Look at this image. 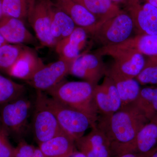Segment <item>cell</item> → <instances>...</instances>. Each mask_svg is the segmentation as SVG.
Masks as SVG:
<instances>
[{"label": "cell", "instance_id": "cell-10", "mask_svg": "<svg viewBox=\"0 0 157 157\" xmlns=\"http://www.w3.org/2000/svg\"><path fill=\"white\" fill-rule=\"evenodd\" d=\"M102 57L96 52H83L74 60L70 74L97 85L107 73V68Z\"/></svg>", "mask_w": 157, "mask_h": 157}, {"label": "cell", "instance_id": "cell-13", "mask_svg": "<svg viewBox=\"0 0 157 157\" xmlns=\"http://www.w3.org/2000/svg\"><path fill=\"white\" fill-rule=\"evenodd\" d=\"M157 145V125L148 122L128 143L111 148L113 157L128 153H145Z\"/></svg>", "mask_w": 157, "mask_h": 157}, {"label": "cell", "instance_id": "cell-37", "mask_svg": "<svg viewBox=\"0 0 157 157\" xmlns=\"http://www.w3.org/2000/svg\"><path fill=\"white\" fill-rule=\"evenodd\" d=\"M150 121L153 122L155 123L157 125V115L155 116L153 118L151 121Z\"/></svg>", "mask_w": 157, "mask_h": 157}, {"label": "cell", "instance_id": "cell-34", "mask_svg": "<svg viewBox=\"0 0 157 157\" xmlns=\"http://www.w3.org/2000/svg\"><path fill=\"white\" fill-rule=\"evenodd\" d=\"M7 44H9V43L6 42L5 39L3 38L2 36L0 33V47Z\"/></svg>", "mask_w": 157, "mask_h": 157}, {"label": "cell", "instance_id": "cell-7", "mask_svg": "<svg viewBox=\"0 0 157 157\" xmlns=\"http://www.w3.org/2000/svg\"><path fill=\"white\" fill-rule=\"evenodd\" d=\"M52 0H29L27 18L41 46L54 48L56 45L51 30Z\"/></svg>", "mask_w": 157, "mask_h": 157}, {"label": "cell", "instance_id": "cell-32", "mask_svg": "<svg viewBox=\"0 0 157 157\" xmlns=\"http://www.w3.org/2000/svg\"><path fill=\"white\" fill-rule=\"evenodd\" d=\"M138 1L139 0H111L113 2L119 7L120 5H122L124 6L125 9Z\"/></svg>", "mask_w": 157, "mask_h": 157}, {"label": "cell", "instance_id": "cell-20", "mask_svg": "<svg viewBox=\"0 0 157 157\" xmlns=\"http://www.w3.org/2000/svg\"><path fill=\"white\" fill-rule=\"evenodd\" d=\"M51 30L52 35L57 43L67 38L77 26L65 12L53 3L51 12Z\"/></svg>", "mask_w": 157, "mask_h": 157}, {"label": "cell", "instance_id": "cell-8", "mask_svg": "<svg viewBox=\"0 0 157 157\" xmlns=\"http://www.w3.org/2000/svg\"><path fill=\"white\" fill-rule=\"evenodd\" d=\"M109 56L114 61L106 75L114 81L135 78L144 67L146 60L139 52H113Z\"/></svg>", "mask_w": 157, "mask_h": 157}, {"label": "cell", "instance_id": "cell-35", "mask_svg": "<svg viewBox=\"0 0 157 157\" xmlns=\"http://www.w3.org/2000/svg\"><path fill=\"white\" fill-rule=\"evenodd\" d=\"M145 1L157 8V0H145Z\"/></svg>", "mask_w": 157, "mask_h": 157}, {"label": "cell", "instance_id": "cell-24", "mask_svg": "<svg viewBox=\"0 0 157 157\" xmlns=\"http://www.w3.org/2000/svg\"><path fill=\"white\" fill-rule=\"evenodd\" d=\"M114 82L120 98L121 109L135 104L141 89L139 82L135 78Z\"/></svg>", "mask_w": 157, "mask_h": 157}, {"label": "cell", "instance_id": "cell-3", "mask_svg": "<svg viewBox=\"0 0 157 157\" xmlns=\"http://www.w3.org/2000/svg\"><path fill=\"white\" fill-rule=\"evenodd\" d=\"M0 118L9 135L18 142L24 139L29 129V118L33 104L25 95L2 104Z\"/></svg>", "mask_w": 157, "mask_h": 157}, {"label": "cell", "instance_id": "cell-6", "mask_svg": "<svg viewBox=\"0 0 157 157\" xmlns=\"http://www.w3.org/2000/svg\"><path fill=\"white\" fill-rule=\"evenodd\" d=\"M44 95V92L36 90L32 129L38 144L66 133L61 127L54 113L47 106Z\"/></svg>", "mask_w": 157, "mask_h": 157}, {"label": "cell", "instance_id": "cell-31", "mask_svg": "<svg viewBox=\"0 0 157 157\" xmlns=\"http://www.w3.org/2000/svg\"><path fill=\"white\" fill-rule=\"evenodd\" d=\"M156 146L154 148L148 152L145 153H128L115 156L113 157H151L154 152L155 150Z\"/></svg>", "mask_w": 157, "mask_h": 157}, {"label": "cell", "instance_id": "cell-30", "mask_svg": "<svg viewBox=\"0 0 157 157\" xmlns=\"http://www.w3.org/2000/svg\"><path fill=\"white\" fill-rule=\"evenodd\" d=\"M9 137L0 118V157H14L15 147L12 146Z\"/></svg>", "mask_w": 157, "mask_h": 157}, {"label": "cell", "instance_id": "cell-26", "mask_svg": "<svg viewBox=\"0 0 157 157\" xmlns=\"http://www.w3.org/2000/svg\"><path fill=\"white\" fill-rule=\"evenodd\" d=\"M7 44L0 47V71L6 73L17 61L26 46Z\"/></svg>", "mask_w": 157, "mask_h": 157}, {"label": "cell", "instance_id": "cell-25", "mask_svg": "<svg viewBox=\"0 0 157 157\" xmlns=\"http://www.w3.org/2000/svg\"><path fill=\"white\" fill-rule=\"evenodd\" d=\"M24 85L17 83L0 73V104L10 102L25 94Z\"/></svg>", "mask_w": 157, "mask_h": 157}, {"label": "cell", "instance_id": "cell-38", "mask_svg": "<svg viewBox=\"0 0 157 157\" xmlns=\"http://www.w3.org/2000/svg\"><path fill=\"white\" fill-rule=\"evenodd\" d=\"M151 157H157V145L155 150V151L153 153V154L152 155Z\"/></svg>", "mask_w": 157, "mask_h": 157}, {"label": "cell", "instance_id": "cell-17", "mask_svg": "<svg viewBox=\"0 0 157 157\" xmlns=\"http://www.w3.org/2000/svg\"><path fill=\"white\" fill-rule=\"evenodd\" d=\"M45 65L34 49L26 46L17 61L6 73L26 82Z\"/></svg>", "mask_w": 157, "mask_h": 157}, {"label": "cell", "instance_id": "cell-22", "mask_svg": "<svg viewBox=\"0 0 157 157\" xmlns=\"http://www.w3.org/2000/svg\"><path fill=\"white\" fill-rule=\"evenodd\" d=\"M119 45L144 56H151L157 55V34H138Z\"/></svg>", "mask_w": 157, "mask_h": 157}, {"label": "cell", "instance_id": "cell-4", "mask_svg": "<svg viewBox=\"0 0 157 157\" xmlns=\"http://www.w3.org/2000/svg\"><path fill=\"white\" fill-rule=\"evenodd\" d=\"M44 97L62 129L75 140L83 136L89 128L97 125L84 113L59 103L45 92Z\"/></svg>", "mask_w": 157, "mask_h": 157}, {"label": "cell", "instance_id": "cell-23", "mask_svg": "<svg viewBox=\"0 0 157 157\" xmlns=\"http://www.w3.org/2000/svg\"><path fill=\"white\" fill-rule=\"evenodd\" d=\"M135 104L149 121L157 115V86L141 88Z\"/></svg>", "mask_w": 157, "mask_h": 157}, {"label": "cell", "instance_id": "cell-12", "mask_svg": "<svg viewBox=\"0 0 157 157\" xmlns=\"http://www.w3.org/2000/svg\"><path fill=\"white\" fill-rule=\"evenodd\" d=\"M95 102L99 116L109 117L121 108L119 95L114 82L106 75L101 84L95 87Z\"/></svg>", "mask_w": 157, "mask_h": 157}, {"label": "cell", "instance_id": "cell-15", "mask_svg": "<svg viewBox=\"0 0 157 157\" xmlns=\"http://www.w3.org/2000/svg\"><path fill=\"white\" fill-rule=\"evenodd\" d=\"M132 17L135 30L138 34H157V8L140 0L126 9Z\"/></svg>", "mask_w": 157, "mask_h": 157}, {"label": "cell", "instance_id": "cell-1", "mask_svg": "<svg viewBox=\"0 0 157 157\" xmlns=\"http://www.w3.org/2000/svg\"><path fill=\"white\" fill-rule=\"evenodd\" d=\"M149 121L135 104L110 116H99L97 125L107 135L112 148L128 143Z\"/></svg>", "mask_w": 157, "mask_h": 157}, {"label": "cell", "instance_id": "cell-2", "mask_svg": "<svg viewBox=\"0 0 157 157\" xmlns=\"http://www.w3.org/2000/svg\"><path fill=\"white\" fill-rule=\"evenodd\" d=\"M95 86L85 81L64 79L45 92L59 103L84 113L97 124L99 114L94 96Z\"/></svg>", "mask_w": 157, "mask_h": 157}, {"label": "cell", "instance_id": "cell-19", "mask_svg": "<svg viewBox=\"0 0 157 157\" xmlns=\"http://www.w3.org/2000/svg\"><path fill=\"white\" fill-rule=\"evenodd\" d=\"M45 157H70L76 149L75 140L67 133L38 144Z\"/></svg>", "mask_w": 157, "mask_h": 157}, {"label": "cell", "instance_id": "cell-27", "mask_svg": "<svg viewBox=\"0 0 157 157\" xmlns=\"http://www.w3.org/2000/svg\"><path fill=\"white\" fill-rule=\"evenodd\" d=\"M3 16L24 21L27 18L29 0H3Z\"/></svg>", "mask_w": 157, "mask_h": 157}, {"label": "cell", "instance_id": "cell-5", "mask_svg": "<svg viewBox=\"0 0 157 157\" xmlns=\"http://www.w3.org/2000/svg\"><path fill=\"white\" fill-rule=\"evenodd\" d=\"M134 30L132 17L128 12L122 11L101 23L90 36L97 44L106 47L124 42L131 38Z\"/></svg>", "mask_w": 157, "mask_h": 157}, {"label": "cell", "instance_id": "cell-16", "mask_svg": "<svg viewBox=\"0 0 157 157\" xmlns=\"http://www.w3.org/2000/svg\"><path fill=\"white\" fill-rule=\"evenodd\" d=\"M55 4L73 19L77 26L84 29L89 35L101 24L92 14L76 0H56Z\"/></svg>", "mask_w": 157, "mask_h": 157}, {"label": "cell", "instance_id": "cell-11", "mask_svg": "<svg viewBox=\"0 0 157 157\" xmlns=\"http://www.w3.org/2000/svg\"><path fill=\"white\" fill-rule=\"evenodd\" d=\"M77 150L86 157H113L111 144L97 125L91 128L87 135L75 140Z\"/></svg>", "mask_w": 157, "mask_h": 157}, {"label": "cell", "instance_id": "cell-14", "mask_svg": "<svg viewBox=\"0 0 157 157\" xmlns=\"http://www.w3.org/2000/svg\"><path fill=\"white\" fill-rule=\"evenodd\" d=\"M0 33L9 44L31 45L37 48L41 46L24 21L17 18L3 16L0 19Z\"/></svg>", "mask_w": 157, "mask_h": 157}, {"label": "cell", "instance_id": "cell-21", "mask_svg": "<svg viewBox=\"0 0 157 157\" xmlns=\"http://www.w3.org/2000/svg\"><path fill=\"white\" fill-rule=\"evenodd\" d=\"M101 23L114 17L123 10L111 0H76Z\"/></svg>", "mask_w": 157, "mask_h": 157}, {"label": "cell", "instance_id": "cell-36", "mask_svg": "<svg viewBox=\"0 0 157 157\" xmlns=\"http://www.w3.org/2000/svg\"><path fill=\"white\" fill-rule=\"evenodd\" d=\"M2 1L3 0H0V19L3 17V11H2Z\"/></svg>", "mask_w": 157, "mask_h": 157}, {"label": "cell", "instance_id": "cell-18", "mask_svg": "<svg viewBox=\"0 0 157 157\" xmlns=\"http://www.w3.org/2000/svg\"><path fill=\"white\" fill-rule=\"evenodd\" d=\"M88 33L84 29L76 26L71 35L57 43L55 48L59 58L74 60L81 55L86 45Z\"/></svg>", "mask_w": 157, "mask_h": 157}, {"label": "cell", "instance_id": "cell-33", "mask_svg": "<svg viewBox=\"0 0 157 157\" xmlns=\"http://www.w3.org/2000/svg\"><path fill=\"white\" fill-rule=\"evenodd\" d=\"M70 157H86L78 150H76Z\"/></svg>", "mask_w": 157, "mask_h": 157}, {"label": "cell", "instance_id": "cell-28", "mask_svg": "<svg viewBox=\"0 0 157 157\" xmlns=\"http://www.w3.org/2000/svg\"><path fill=\"white\" fill-rule=\"evenodd\" d=\"M135 78L140 85L157 86V55L148 56L143 70Z\"/></svg>", "mask_w": 157, "mask_h": 157}, {"label": "cell", "instance_id": "cell-29", "mask_svg": "<svg viewBox=\"0 0 157 157\" xmlns=\"http://www.w3.org/2000/svg\"><path fill=\"white\" fill-rule=\"evenodd\" d=\"M14 157H45L39 147L29 144L25 139L17 142L15 147Z\"/></svg>", "mask_w": 157, "mask_h": 157}, {"label": "cell", "instance_id": "cell-9", "mask_svg": "<svg viewBox=\"0 0 157 157\" xmlns=\"http://www.w3.org/2000/svg\"><path fill=\"white\" fill-rule=\"evenodd\" d=\"M74 60L59 58L58 60L44 65L26 83L36 90L46 92L64 79L70 74Z\"/></svg>", "mask_w": 157, "mask_h": 157}]
</instances>
